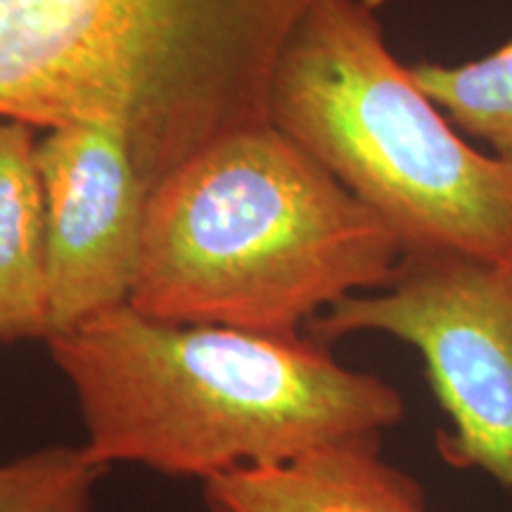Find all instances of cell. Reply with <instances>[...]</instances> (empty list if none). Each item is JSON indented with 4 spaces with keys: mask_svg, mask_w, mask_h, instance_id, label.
Segmentation results:
<instances>
[{
    "mask_svg": "<svg viewBox=\"0 0 512 512\" xmlns=\"http://www.w3.org/2000/svg\"><path fill=\"white\" fill-rule=\"evenodd\" d=\"M46 344L102 467L209 482L382 434L406 413L399 389L313 337L171 323L121 304Z\"/></svg>",
    "mask_w": 512,
    "mask_h": 512,
    "instance_id": "obj_1",
    "label": "cell"
},
{
    "mask_svg": "<svg viewBox=\"0 0 512 512\" xmlns=\"http://www.w3.org/2000/svg\"><path fill=\"white\" fill-rule=\"evenodd\" d=\"M323 0H0V121L110 126L150 188L271 124L294 31Z\"/></svg>",
    "mask_w": 512,
    "mask_h": 512,
    "instance_id": "obj_2",
    "label": "cell"
},
{
    "mask_svg": "<svg viewBox=\"0 0 512 512\" xmlns=\"http://www.w3.org/2000/svg\"><path fill=\"white\" fill-rule=\"evenodd\" d=\"M105 467L86 446H46L0 463V512H93Z\"/></svg>",
    "mask_w": 512,
    "mask_h": 512,
    "instance_id": "obj_10",
    "label": "cell"
},
{
    "mask_svg": "<svg viewBox=\"0 0 512 512\" xmlns=\"http://www.w3.org/2000/svg\"><path fill=\"white\" fill-rule=\"evenodd\" d=\"M50 337L46 211L34 128L0 121V342Z\"/></svg>",
    "mask_w": 512,
    "mask_h": 512,
    "instance_id": "obj_8",
    "label": "cell"
},
{
    "mask_svg": "<svg viewBox=\"0 0 512 512\" xmlns=\"http://www.w3.org/2000/svg\"><path fill=\"white\" fill-rule=\"evenodd\" d=\"M377 0H323L294 31L271 124L394 230L403 249L512 254V162L463 138L389 50Z\"/></svg>",
    "mask_w": 512,
    "mask_h": 512,
    "instance_id": "obj_4",
    "label": "cell"
},
{
    "mask_svg": "<svg viewBox=\"0 0 512 512\" xmlns=\"http://www.w3.org/2000/svg\"><path fill=\"white\" fill-rule=\"evenodd\" d=\"M403 245L278 126L230 133L150 192L133 309L192 325L299 335L380 290Z\"/></svg>",
    "mask_w": 512,
    "mask_h": 512,
    "instance_id": "obj_3",
    "label": "cell"
},
{
    "mask_svg": "<svg viewBox=\"0 0 512 512\" xmlns=\"http://www.w3.org/2000/svg\"><path fill=\"white\" fill-rule=\"evenodd\" d=\"M306 328L323 344L382 332L418 349L451 420L437 439L441 458L512 489V254L403 249L387 285Z\"/></svg>",
    "mask_w": 512,
    "mask_h": 512,
    "instance_id": "obj_5",
    "label": "cell"
},
{
    "mask_svg": "<svg viewBox=\"0 0 512 512\" xmlns=\"http://www.w3.org/2000/svg\"><path fill=\"white\" fill-rule=\"evenodd\" d=\"M204 498L214 512H432L422 486L382 458L380 434L214 477Z\"/></svg>",
    "mask_w": 512,
    "mask_h": 512,
    "instance_id": "obj_7",
    "label": "cell"
},
{
    "mask_svg": "<svg viewBox=\"0 0 512 512\" xmlns=\"http://www.w3.org/2000/svg\"><path fill=\"white\" fill-rule=\"evenodd\" d=\"M36 164L53 337L131 302L152 188L126 138L110 126L50 128L36 140Z\"/></svg>",
    "mask_w": 512,
    "mask_h": 512,
    "instance_id": "obj_6",
    "label": "cell"
},
{
    "mask_svg": "<svg viewBox=\"0 0 512 512\" xmlns=\"http://www.w3.org/2000/svg\"><path fill=\"white\" fill-rule=\"evenodd\" d=\"M413 76L460 133L512 162V38L479 60L418 64Z\"/></svg>",
    "mask_w": 512,
    "mask_h": 512,
    "instance_id": "obj_9",
    "label": "cell"
}]
</instances>
